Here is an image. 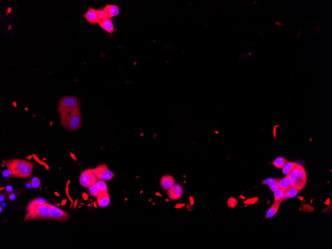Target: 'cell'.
Instances as JSON below:
<instances>
[{"label":"cell","instance_id":"cell-23","mask_svg":"<svg viewBox=\"0 0 332 249\" xmlns=\"http://www.w3.org/2000/svg\"><path fill=\"white\" fill-rule=\"evenodd\" d=\"M29 183H31L32 188H38L41 184L40 179L37 177H35L32 178V180L29 181Z\"/></svg>","mask_w":332,"mask_h":249},{"label":"cell","instance_id":"cell-10","mask_svg":"<svg viewBox=\"0 0 332 249\" xmlns=\"http://www.w3.org/2000/svg\"><path fill=\"white\" fill-rule=\"evenodd\" d=\"M106 19H111L116 17L120 13L119 6L115 4H107L103 8Z\"/></svg>","mask_w":332,"mask_h":249},{"label":"cell","instance_id":"cell-39","mask_svg":"<svg viewBox=\"0 0 332 249\" xmlns=\"http://www.w3.org/2000/svg\"><path fill=\"white\" fill-rule=\"evenodd\" d=\"M2 212V207H1V212Z\"/></svg>","mask_w":332,"mask_h":249},{"label":"cell","instance_id":"cell-8","mask_svg":"<svg viewBox=\"0 0 332 249\" xmlns=\"http://www.w3.org/2000/svg\"><path fill=\"white\" fill-rule=\"evenodd\" d=\"M45 204L49 208L52 220L65 221L70 219V216L64 211L47 203H46Z\"/></svg>","mask_w":332,"mask_h":249},{"label":"cell","instance_id":"cell-26","mask_svg":"<svg viewBox=\"0 0 332 249\" xmlns=\"http://www.w3.org/2000/svg\"><path fill=\"white\" fill-rule=\"evenodd\" d=\"M238 204L237 199L235 198H231L229 199L228 202V206L230 208H234Z\"/></svg>","mask_w":332,"mask_h":249},{"label":"cell","instance_id":"cell-38","mask_svg":"<svg viewBox=\"0 0 332 249\" xmlns=\"http://www.w3.org/2000/svg\"><path fill=\"white\" fill-rule=\"evenodd\" d=\"M54 194H55V195H57V196H60L59 194H58V193H57V192H55Z\"/></svg>","mask_w":332,"mask_h":249},{"label":"cell","instance_id":"cell-30","mask_svg":"<svg viewBox=\"0 0 332 249\" xmlns=\"http://www.w3.org/2000/svg\"><path fill=\"white\" fill-rule=\"evenodd\" d=\"M9 198L11 200H15L16 199V195L13 193H12L11 195H9Z\"/></svg>","mask_w":332,"mask_h":249},{"label":"cell","instance_id":"cell-7","mask_svg":"<svg viewBox=\"0 0 332 249\" xmlns=\"http://www.w3.org/2000/svg\"><path fill=\"white\" fill-rule=\"evenodd\" d=\"M91 170L99 180H109L114 176V173L105 164L99 165Z\"/></svg>","mask_w":332,"mask_h":249},{"label":"cell","instance_id":"cell-32","mask_svg":"<svg viewBox=\"0 0 332 249\" xmlns=\"http://www.w3.org/2000/svg\"><path fill=\"white\" fill-rule=\"evenodd\" d=\"M82 196L83 198V199H84L85 200H87L88 199V195L87 194H86V193H85V192H84L83 194H82Z\"/></svg>","mask_w":332,"mask_h":249},{"label":"cell","instance_id":"cell-14","mask_svg":"<svg viewBox=\"0 0 332 249\" xmlns=\"http://www.w3.org/2000/svg\"><path fill=\"white\" fill-rule=\"evenodd\" d=\"M97 203L99 206L104 208L109 206L110 203V196L108 193L100 194L97 197Z\"/></svg>","mask_w":332,"mask_h":249},{"label":"cell","instance_id":"cell-24","mask_svg":"<svg viewBox=\"0 0 332 249\" xmlns=\"http://www.w3.org/2000/svg\"><path fill=\"white\" fill-rule=\"evenodd\" d=\"M279 179H276V178H268V179H266L264 180H263L262 181V184H266V185H268V186H270L272 184H275V183H278L279 182Z\"/></svg>","mask_w":332,"mask_h":249},{"label":"cell","instance_id":"cell-11","mask_svg":"<svg viewBox=\"0 0 332 249\" xmlns=\"http://www.w3.org/2000/svg\"><path fill=\"white\" fill-rule=\"evenodd\" d=\"M98 24L102 29L111 35L114 34V32L118 31V29H116L114 27V23L111 19H103L100 21Z\"/></svg>","mask_w":332,"mask_h":249},{"label":"cell","instance_id":"cell-21","mask_svg":"<svg viewBox=\"0 0 332 249\" xmlns=\"http://www.w3.org/2000/svg\"><path fill=\"white\" fill-rule=\"evenodd\" d=\"M88 190H89L90 195L94 197L97 198L99 196V195L100 194V191L97 187L96 183L91 184L90 187H88Z\"/></svg>","mask_w":332,"mask_h":249},{"label":"cell","instance_id":"cell-17","mask_svg":"<svg viewBox=\"0 0 332 249\" xmlns=\"http://www.w3.org/2000/svg\"><path fill=\"white\" fill-rule=\"evenodd\" d=\"M298 164L293 162H288L285 163L282 168V172L285 175H287L293 172V170L297 166Z\"/></svg>","mask_w":332,"mask_h":249},{"label":"cell","instance_id":"cell-28","mask_svg":"<svg viewBox=\"0 0 332 249\" xmlns=\"http://www.w3.org/2000/svg\"><path fill=\"white\" fill-rule=\"evenodd\" d=\"M257 199V198H254V199H248V200H247L246 202H244V203H246V204H254V203H255L256 202H257V199Z\"/></svg>","mask_w":332,"mask_h":249},{"label":"cell","instance_id":"cell-3","mask_svg":"<svg viewBox=\"0 0 332 249\" xmlns=\"http://www.w3.org/2000/svg\"><path fill=\"white\" fill-rule=\"evenodd\" d=\"M60 122L63 127L70 131H76L82 125L81 111L60 114Z\"/></svg>","mask_w":332,"mask_h":249},{"label":"cell","instance_id":"cell-5","mask_svg":"<svg viewBox=\"0 0 332 249\" xmlns=\"http://www.w3.org/2000/svg\"><path fill=\"white\" fill-rule=\"evenodd\" d=\"M36 219L52 220L49 208L45 203L37 206L31 211L27 212L24 221H26Z\"/></svg>","mask_w":332,"mask_h":249},{"label":"cell","instance_id":"cell-15","mask_svg":"<svg viewBox=\"0 0 332 249\" xmlns=\"http://www.w3.org/2000/svg\"><path fill=\"white\" fill-rule=\"evenodd\" d=\"M282 201H283L282 199H281L278 200L277 202H274L273 206H271V207L270 208V209L267 211L265 219L270 218L273 217L274 215H275L278 212L280 205H281V203Z\"/></svg>","mask_w":332,"mask_h":249},{"label":"cell","instance_id":"cell-25","mask_svg":"<svg viewBox=\"0 0 332 249\" xmlns=\"http://www.w3.org/2000/svg\"><path fill=\"white\" fill-rule=\"evenodd\" d=\"M283 193H284V191L280 188H278V190L275 191L274 192V202H277L278 200L282 199V197L283 196Z\"/></svg>","mask_w":332,"mask_h":249},{"label":"cell","instance_id":"cell-34","mask_svg":"<svg viewBox=\"0 0 332 249\" xmlns=\"http://www.w3.org/2000/svg\"><path fill=\"white\" fill-rule=\"evenodd\" d=\"M185 206V204H177V205L175 206V207L177 208H181Z\"/></svg>","mask_w":332,"mask_h":249},{"label":"cell","instance_id":"cell-37","mask_svg":"<svg viewBox=\"0 0 332 249\" xmlns=\"http://www.w3.org/2000/svg\"><path fill=\"white\" fill-rule=\"evenodd\" d=\"M66 200L65 199V200H63V202H62V205L63 206L64 204H66Z\"/></svg>","mask_w":332,"mask_h":249},{"label":"cell","instance_id":"cell-9","mask_svg":"<svg viewBox=\"0 0 332 249\" xmlns=\"http://www.w3.org/2000/svg\"><path fill=\"white\" fill-rule=\"evenodd\" d=\"M98 179L91 169H87L82 172L80 177V183L84 188H88L97 183Z\"/></svg>","mask_w":332,"mask_h":249},{"label":"cell","instance_id":"cell-31","mask_svg":"<svg viewBox=\"0 0 332 249\" xmlns=\"http://www.w3.org/2000/svg\"><path fill=\"white\" fill-rule=\"evenodd\" d=\"M6 190H7V191H8V192H12L13 190V188H12L11 186H7V187H6Z\"/></svg>","mask_w":332,"mask_h":249},{"label":"cell","instance_id":"cell-4","mask_svg":"<svg viewBox=\"0 0 332 249\" xmlns=\"http://www.w3.org/2000/svg\"><path fill=\"white\" fill-rule=\"evenodd\" d=\"M289 179L291 187L301 191L305 187L307 182V174L304 168L297 165L292 172L287 175Z\"/></svg>","mask_w":332,"mask_h":249},{"label":"cell","instance_id":"cell-6","mask_svg":"<svg viewBox=\"0 0 332 249\" xmlns=\"http://www.w3.org/2000/svg\"><path fill=\"white\" fill-rule=\"evenodd\" d=\"M82 17L91 25L99 24L102 20L106 19L103 8L95 9L93 7H88V11L82 15Z\"/></svg>","mask_w":332,"mask_h":249},{"label":"cell","instance_id":"cell-16","mask_svg":"<svg viewBox=\"0 0 332 249\" xmlns=\"http://www.w3.org/2000/svg\"><path fill=\"white\" fill-rule=\"evenodd\" d=\"M47 203V200L44 198H37L31 201L28 204L26 208L27 212H29L37 206L45 204Z\"/></svg>","mask_w":332,"mask_h":249},{"label":"cell","instance_id":"cell-33","mask_svg":"<svg viewBox=\"0 0 332 249\" xmlns=\"http://www.w3.org/2000/svg\"><path fill=\"white\" fill-rule=\"evenodd\" d=\"M189 200H189V202H190L191 204H192V205H193V204H194V203H195L194 199H193V198H192V196H190V197H189Z\"/></svg>","mask_w":332,"mask_h":249},{"label":"cell","instance_id":"cell-27","mask_svg":"<svg viewBox=\"0 0 332 249\" xmlns=\"http://www.w3.org/2000/svg\"><path fill=\"white\" fill-rule=\"evenodd\" d=\"M278 183H275V184H272V185L269 186V188H270V191H273V192H274L275 191H277V190H278V189L279 188V186H278Z\"/></svg>","mask_w":332,"mask_h":249},{"label":"cell","instance_id":"cell-19","mask_svg":"<svg viewBox=\"0 0 332 249\" xmlns=\"http://www.w3.org/2000/svg\"><path fill=\"white\" fill-rule=\"evenodd\" d=\"M289 161L283 157H278L270 164L278 169H282Z\"/></svg>","mask_w":332,"mask_h":249},{"label":"cell","instance_id":"cell-36","mask_svg":"<svg viewBox=\"0 0 332 249\" xmlns=\"http://www.w3.org/2000/svg\"><path fill=\"white\" fill-rule=\"evenodd\" d=\"M5 197L4 196V195H1V199H0L1 202H2L3 201H4V199H5Z\"/></svg>","mask_w":332,"mask_h":249},{"label":"cell","instance_id":"cell-29","mask_svg":"<svg viewBox=\"0 0 332 249\" xmlns=\"http://www.w3.org/2000/svg\"><path fill=\"white\" fill-rule=\"evenodd\" d=\"M3 174L4 175V177H5L11 176V172L9 169H8V170L4 171L3 172Z\"/></svg>","mask_w":332,"mask_h":249},{"label":"cell","instance_id":"cell-1","mask_svg":"<svg viewBox=\"0 0 332 249\" xmlns=\"http://www.w3.org/2000/svg\"><path fill=\"white\" fill-rule=\"evenodd\" d=\"M6 167L11 172V176L20 178H29L34 168L33 163L18 159L8 161Z\"/></svg>","mask_w":332,"mask_h":249},{"label":"cell","instance_id":"cell-35","mask_svg":"<svg viewBox=\"0 0 332 249\" xmlns=\"http://www.w3.org/2000/svg\"><path fill=\"white\" fill-rule=\"evenodd\" d=\"M26 187H27L28 188H32L31 183H29H29H27V184H26Z\"/></svg>","mask_w":332,"mask_h":249},{"label":"cell","instance_id":"cell-20","mask_svg":"<svg viewBox=\"0 0 332 249\" xmlns=\"http://www.w3.org/2000/svg\"><path fill=\"white\" fill-rule=\"evenodd\" d=\"M96 184H97V187H98V188H99V190L100 191V194L108 193L107 184L105 182V180H97Z\"/></svg>","mask_w":332,"mask_h":249},{"label":"cell","instance_id":"cell-2","mask_svg":"<svg viewBox=\"0 0 332 249\" xmlns=\"http://www.w3.org/2000/svg\"><path fill=\"white\" fill-rule=\"evenodd\" d=\"M81 103L79 98L72 95H65L59 100L57 111L59 114L80 111Z\"/></svg>","mask_w":332,"mask_h":249},{"label":"cell","instance_id":"cell-18","mask_svg":"<svg viewBox=\"0 0 332 249\" xmlns=\"http://www.w3.org/2000/svg\"><path fill=\"white\" fill-rule=\"evenodd\" d=\"M278 184L279 186V188L282 189L284 191H285L286 190L289 188L290 187H291L289 179L287 175H286V176L285 177V178L279 180Z\"/></svg>","mask_w":332,"mask_h":249},{"label":"cell","instance_id":"cell-12","mask_svg":"<svg viewBox=\"0 0 332 249\" xmlns=\"http://www.w3.org/2000/svg\"><path fill=\"white\" fill-rule=\"evenodd\" d=\"M183 188L179 184H175L170 189L168 190V195L172 200L179 199L183 195Z\"/></svg>","mask_w":332,"mask_h":249},{"label":"cell","instance_id":"cell-22","mask_svg":"<svg viewBox=\"0 0 332 249\" xmlns=\"http://www.w3.org/2000/svg\"><path fill=\"white\" fill-rule=\"evenodd\" d=\"M299 191L293 187H290L288 190L285 191L289 198H294L297 196Z\"/></svg>","mask_w":332,"mask_h":249},{"label":"cell","instance_id":"cell-13","mask_svg":"<svg viewBox=\"0 0 332 249\" xmlns=\"http://www.w3.org/2000/svg\"><path fill=\"white\" fill-rule=\"evenodd\" d=\"M175 179L170 175H166L161 179V185L164 190L170 189L175 184Z\"/></svg>","mask_w":332,"mask_h":249}]
</instances>
